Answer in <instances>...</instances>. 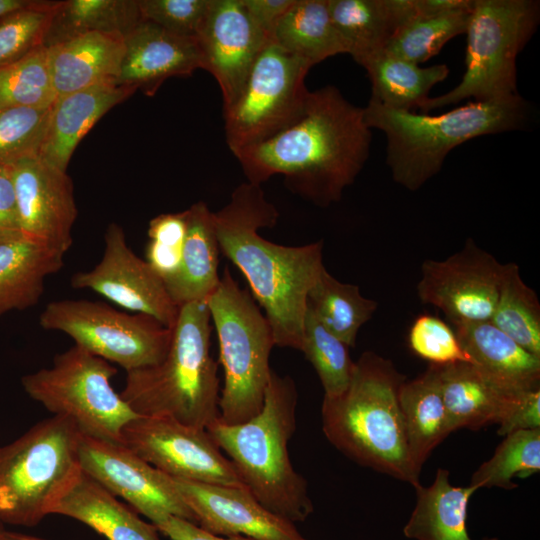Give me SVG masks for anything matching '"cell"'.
Returning <instances> with one entry per match:
<instances>
[{"label":"cell","mask_w":540,"mask_h":540,"mask_svg":"<svg viewBox=\"0 0 540 540\" xmlns=\"http://www.w3.org/2000/svg\"><path fill=\"white\" fill-rule=\"evenodd\" d=\"M371 128L364 108L332 85L310 91L304 115L272 138L233 153L248 182L283 175L287 187L317 206L338 202L364 167Z\"/></svg>","instance_id":"obj_1"},{"label":"cell","mask_w":540,"mask_h":540,"mask_svg":"<svg viewBox=\"0 0 540 540\" xmlns=\"http://www.w3.org/2000/svg\"><path fill=\"white\" fill-rule=\"evenodd\" d=\"M213 216L220 251L246 278L275 345L300 351L307 296L324 268L323 242L284 246L261 236L259 229L273 227L279 213L261 185L248 181Z\"/></svg>","instance_id":"obj_2"},{"label":"cell","mask_w":540,"mask_h":540,"mask_svg":"<svg viewBox=\"0 0 540 540\" xmlns=\"http://www.w3.org/2000/svg\"><path fill=\"white\" fill-rule=\"evenodd\" d=\"M406 376L391 360L365 351L348 387L324 396L322 430L327 440L357 464L418 485L405 436L398 393Z\"/></svg>","instance_id":"obj_3"},{"label":"cell","mask_w":540,"mask_h":540,"mask_svg":"<svg viewBox=\"0 0 540 540\" xmlns=\"http://www.w3.org/2000/svg\"><path fill=\"white\" fill-rule=\"evenodd\" d=\"M297 399L294 380L272 370L256 416L233 425L217 420L207 428L254 497L292 523L305 521L314 510L307 482L294 469L288 451L296 430Z\"/></svg>","instance_id":"obj_4"},{"label":"cell","mask_w":540,"mask_h":540,"mask_svg":"<svg viewBox=\"0 0 540 540\" xmlns=\"http://www.w3.org/2000/svg\"><path fill=\"white\" fill-rule=\"evenodd\" d=\"M364 116L369 128L386 136V163L393 180L416 191L441 170L445 158L457 146L479 136L521 128L528 117V104L515 94L471 101L439 115H427L369 100Z\"/></svg>","instance_id":"obj_5"},{"label":"cell","mask_w":540,"mask_h":540,"mask_svg":"<svg viewBox=\"0 0 540 540\" xmlns=\"http://www.w3.org/2000/svg\"><path fill=\"white\" fill-rule=\"evenodd\" d=\"M211 331L206 302L179 307L163 360L126 372L120 395L135 414L167 417L202 429L219 419L220 383L210 353Z\"/></svg>","instance_id":"obj_6"},{"label":"cell","mask_w":540,"mask_h":540,"mask_svg":"<svg viewBox=\"0 0 540 540\" xmlns=\"http://www.w3.org/2000/svg\"><path fill=\"white\" fill-rule=\"evenodd\" d=\"M81 432L68 417L52 415L0 446V521L35 526L82 473Z\"/></svg>","instance_id":"obj_7"},{"label":"cell","mask_w":540,"mask_h":540,"mask_svg":"<svg viewBox=\"0 0 540 540\" xmlns=\"http://www.w3.org/2000/svg\"><path fill=\"white\" fill-rule=\"evenodd\" d=\"M218 337L224 384L219 421L240 424L256 416L264 404L275 346L271 326L253 296L241 288L226 267L206 300Z\"/></svg>","instance_id":"obj_8"},{"label":"cell","mask_w":540,"mask_h":540,"mask_svg":"<svg viewBox=\"0 0 540 540\" xmlns=\"http://www.w3.org/2000/svg\"><path fill=\"white\" fill-rule=\"evenodd\" d=\"M539 2L533 0H474L466 28L465 72L450 91L428 97L422 113L462 100L487 101L517 92L516 59L536 31Z\"/></svg>","instance_id":"obj_9"},{"label":"cell","mask_w":540,"mask_h":540,"mask_svg":"<svg viewBox=\"0 0 540 540\" xmlns=\"http://www.w3.org/2000/svg\"><path fill=\"white\" fill-rule=\"evenodd\" d=\"M117 368L75 345L55 356L51 367L26 374V394L53 415L70 418L83 435L122 443V430L138 415L111 385Z\"/></svg>","instance_id":"obj_10"},{"label":"cell","mask_w":540,"mask_h":540,"mask_svg":"<svg viewBox=\"0 0 540 540\" xmlns=\"http://www.w3.org/2000/svg\"><path fill=\"white\" fill-rule=\"evenodd\" d=\"M312 67L271 41L264 46L240 95L223 110L232 153L272 138L304 115L310 94L305 79Z\"/></svg>","instance_id":"obj_11"},{"label":"cell","mask_w":540,"mask_h":540,"mask_svg":"<svg viewBox=\"0 0 540 540\" xmlns=\"http://www.w3.org/2000/svg\"><path fill=\"white\" fill-rule=\"evenodd\" d=\"M39 322L42 328L65 333L75 345L126 372L161 362L172 338V328L149 315L84 299L50 302Z\"/></svg>","instance_id":"obj_12"},{"label":"cell","mask_w":540,"mask_h":540,"mask_svg":"<svg viewBox=\"0 0 540 540\" xmlns=\"http://www.w3.org/2000/svg\"><path fill=\"white\" fill-rule=\"evenodd\" d=\"M122 443L173 479L245 486L207 429L167 417L137 416L123 428Z\"/></svg>","instance_id":"obj_13"},{"label":"cell","mask_w":540,"mask_h":540,"mask_svg":"<svg viewBox=\"0 0 540 540\" xmlns=\"http://www.w3.org/2000/svg\"><path fill=\"white\" fill-rule=\"evenodd\" d=\"M79 461L84 474L127 501L153 525L173 515L197 524L173 478L123 443L81 434Z\"/></svg>","instance_id":"obj_14"},{"label":"cell","mask_w":540,"mask_h":540,"mask_svg":"<svg viewBox=\"0 0 540 540\" xmlns=\"http://www.w3.org/2000/svg\"><path fill=\"white\" fill-rule=\"evenodd\" d=\"M504 264L467 239L443 260L422 262L416 286L423 304L441 310L453 326L489 321L496 306Z\"/></svg>","instance_id":"obj_15"},{"label":"cell","mask_w":540,"mask_h":540,"mask_svg":"<svg viewBox=\"0 0 540 540\" xmlns=\"http://www.w3.org/2000/svg\"><path fill=\"white\" fill-rule=\"evenodd\" d=\"M104 242L100 262L91 270L74 274L71 285L90 289L124 309L149 315L173 328L179 307L151 266L129 248L123 228L111 223Z\"/></svg>","instance_id":"obj_16"},{"label":"cell","mask_w":540,"mask_h":540,"mask_svg":"<svg viewBox=\"0 0 540 540\" xmlns=\"http://www.w3.org/2000/svg\"><path fill=\"white\" fill-rule=\"evenodd\" d=\"M11 173L22 235L64 255L78 214L67 172L37 156L11 165Z\"/></svg>","instance_id":"obj_17"},{"label":"cell","mask_w":540,"mask_h":540,"mask_svg":"<svg viewBox=\"0 0 540 540\" xmlns=\"http://www.w3.org/2000/svg\"><path fill=\"white\" fill-rule=\"evenodd\" d=\"M196 39L202 69L216 79L224 110L240 95L255 60L270 39L251 20L242 0H211Z\"/></svg>","instance_id":"obj_18"},{"label":"cell","mask_w":540,"mask_h":540,"mask_svg":"<svg viewBox=\"0 0 540 540\" xmlns=\"http://www.w3.org/2000/svg\"><path fill=\"white\" fill-rule=\"evenodd\" d=\"M173 480L197 525L209 533L257 540H308L294 523L264 507L246 486Z\"/></svg>","instance_id":"obj_19"},{"label":"cell","mask_w":540,"mask_h":540,"mask_svg":"<svg viewBox=\"0 0 540 540\" xmlns=\"http://www.w3.org/2000/svg\"><path fill=\"white\" fill-rule=\"evenodd\" d=\"M124 55L118 85L143 89L154 94L171 77L191 76L202 69L196 38L172 33L141 20L124 37Z\"/></svg>","instance_id":"obj_20"},{"label":"cell","mask_w":540,"mask_h":540,"mask_svg":"<svg viewBox=\"0 0 540 540\" xmlns=\"http://www.w3.org/2000/svg\"><path fill=\"white\" fill-rule=\"evenodd\" d=\"M437 368L451 432L499 424L527 392L499 382L472 363Z\"/></svg>","instance_id":"obj_21"},{"label":"cell","mask_w":540,"mask_h":540,"mask_svg":"<svg viewBox=\"0 0 540 540\" xmlns=\"http://www.w3.org/2000/svg\"><path fill=\"white\" fill-rule=\"evenodd\" d=\"M136 90L135 87L108 82L56 97L39 157L67 172L81 139L105 113Z\"/></svg>","instance_id":"obj_22"},{"label":"cell","mask_w":540,"mask_h":540,"mask_svg":"<svg viewBox=\"0 0 540 540\" xmlns=\"http://www.w3.org/2000/svg\"><path fill=\"white\" fill-rule=\"evenodd\" d=\"M46 48L56 97L101 83L117 84L124 55V37L92 32Z\"/></svg>","instance_id":"obj_23"},{"label":"cell","mask_w":540,"mask_h":540,"mask_svg":"<svg viewBox=\"0 0 540 540\" xmlns=\"http://www.w3.org/2000/svg\"><path fill=\"white\" fill-rule=\"evenodd\" d=\"M328 8L347 54L359 65L384 52L396 31L416 16L413 0H328Z\"/></svg>","instance_id":"obj_24"},{"label":"cell","mask_w":540,"mask_h":540,"mask_svg":"<svg viewBox=\"0 0 540 540\" xmlns=\"http://www.w3.org/2000/svg\"><path fill=\"white\" fill-rule=\"evenodd\" d=\"M454 331L472 363L492 378L522 392L540 388V357L490 321L457 325Z\"/></svg>","instance_id":"obj_25"},{"label":"cell","mask_w":540,"mask_h":540,"mask_svg":"<svg viewBox=\"0 0 540 540\" xmlns=\"http://www.w3.org/2000/svg\"><path fill=\"white\" fill-rule=\"evenodd\" d=\"M447 469H437L430 486L416 485V502L403 534L412 540H474L467 530V509L477 489L454 486ZM481 540H500L485 537Z\"/></svg>","instance_id":"obj_26"},{"label":"cell","mask_w":540,"mask_h":540,"mask_svg":"<svg viewBox=\"0 0 540 540\" xmlns=\"http://www.w3.org/2000/svg\"><path fill=\"white\" fill-rule=\"evenodd\" d=\"M187 233L179 271L167 291L178 306L206 302L220 282L219 243L213 212L204 202L188 209Z\"/></svg>","instance_id":"obj_27"},{"label":"cell","mask_w":540,"mask_h":540,"mask_svg":"<svg viewBox=\"0 0 540 540\" xmlns=\"http://www.w3.org/2000/svg\"><path fill=\"white\" fill-rule=\"evenodd\" d=\"M399 406L410 458L420 475L431 452L451 433L437 365L399 388Z\"/></svg>","instance_id":"obj_28"},{"label":"cell","mask_w":540,"mask_h":540,"mask_svg":"<svg viewBox=\"0 0 540 540\" xmlns=\"http://www.w3.org/2000/svg\"><path fill=\"white\" fill-rule=\"evenodd\" d=\"M53 514L78 520L108 540H161L158 529L83 472Z\"/></svg>","instance_id":"obj_29"},{"label":"cell","mask_w":540,"mask_h":540,"mask_svg":"<svg viewBox=\"0 0 540 540\" xmlns=\"http://www.w3.org/2000/svg\"><path fill=\"white\" fill-rule=\"evenodd\" d=\"M64 255L23 235L0 244V316L35 305Z\"/></svg>","instance_id":"obj_30"},{"label":"cell","mask_w":540,"mask_h":540,"mask_svg":"<svg viewBox=\"0 0 540 540\" xmlns=\"http://www.w3.org/2000/svg\"><path fill=\"white\" fill-rule=\"evenodd\" d=\"M270 41L312 66L348 53L331 20L328 0H295L275 27Z\"/></svg>","instance_id":"obj_31"},{"label":"cell","mask_w":540,"mask_h":540,"mask_svg":"<svg viewBox=\"0 0 540 540\" xmlns=\"http://www.w3.org/2000/svg\"><path fill=\"white\" fill-rule=\"evenodd\" d=\"M371 82L370 100L385 107L411 111L429 96L430 90L449 75L445 64L421 67L382 52L361 65Z\"/></svg>","instance_id":"obj_32"},{"label":"cell","mask_w":540,"mask_h":540,"mask_svg":"<svg viewBox=\"0 0 540 540\" xmlns=\"http://www.w3.org/2000/svg\"><path fill=\"white\" fill-rule=\"evenodd\" d=\"M141 20L137 0L59 1L43 45L92 32L125 37Z\"/></svg>","instance_id":"obj_33"},{"label":"cell","mask_w":540,"mask_h":540,"mask_svg":"<svg viewBox=\"0 0 540 540\" xmlns=\"http://www.w3.org/2000/svg\"><path fill=\"white\" fill-rule=\"evenodd\" d=\"M307 308L350 348L355 346L360 328L372 318L378 303L364 297L359 286L339 281L324 267L308 293Z\"/></svg>","instance_id":"obj_34"},{"label":"cell","mask_w":540,"mask_h":540,"mask_svg":"<svg viewBox=\"0 0 540 540\" xmlns=\"http://www.w3.org/2000/svg\"><path fill=\"white\" fill-rule=\"evenodd\" d=\"M489 321L524 349L540 357V303L514 262L504 264L498 299Z\"/></svg>","instance_id":"obj_35"},{"label":"cell","mask_w":540,"mask_h":540,"mask_svg":"<svg viewBox=\"0 0 540 540\" xmlns=\"http://www.w3.org/2000/svg\"><path fill=\"white\" fill-rule=\"evenodd\" d=\"M540 470V429L519 430L505 436L492 457L472 474L470 485L480 488L518 487L514 477L526 478Z\"/></svg>","instance_id":"obj_36"},{"label":"cell","mask_w":540,"mask_h":540,"mask_svg":"<svg viewBox=\"0 0 540 540\" xmlns=\"http://www.w3.org/2000/svg\"><path fill=\"white\" fill-rule=\"evenodd\" d=\"M55 99L45 46L0 67V108L46 109Z\"/></svg>","instance_id":"obj_37"},{"label":"cell","mask_w":540,"mask_h":540,"mask_svg":"<svg viewBox=\"0 0 540 540\" xmlns=\"http://www.w3.org/2000/svg\"><path fill=\"white\" fill-rule=\"evenodd\" d=\"M470 13L417 15L396 31L384 52L419 65L437 55L452 38L466 32Z\"/></svg>","instance_id":"obj_38"},{"label":"cell","mask_w":540,"mask_h":540,"mask_svg":"<svg viewBox=\"0 0 540 540\" xmlns=\"http://www.w3.org/2000/svg\"><path fill=\"white\" fill-rule=\"evenodd\" d=\"M300 351L314 367L324 396L339 395L348 387L354 368L349 347L325 328L308 308Z\"/></svg>","instance_id":"obj_39"},{"label":"cell","mask_w":540,"mask_h":540,"mask_svg":"<svg viewBox=\"0 0 540 540\" xmlns=\"http://www.w3.org/2000/svg\"><path fill=\"white\" fill-rule=\"evenodd\" d=\"M58 2L33 1L0 21V67L43 45Z\"/></svg>","instance_id":"obj_40"},{"label":"cell","mask_w":540,"mask_h":540,"mask_svg":"<svg viewBox=\"0 0 540 540\" xmlns=\"http://www.w3.org/2000/svg\"><path fill=\"white\" fill-rule=\"evenodd\" d=\"M50 109L0 108V165L39 156Z\"/></svg>","instance_id":"obj_41"},{"label":"cell","mask_w":540,"mask_h":540,"mask_svg":"<svg viewBox=\"0 0 540 540\" xmlns=\"http://www.w3.org/2000/svg\"><path fill=\"white\" fill-rule=\"evenodd\" d=\"M188 211L163 213L150 220L145 261L163 281L166 289L175 279L187 233Z\"/></svg>","instance_id":"obj_42"},{"label":"cell","mask_w":540,"mask_h":540,"mask_svg":"<svg viewBox=\"0 0 540 540\" xmlns=\"http://www.w3.org/2000/svg\"><path fill=\"white\" fill-rule=\"evenodd\" d=\"M408 344L417 356L434 365L472 363L454 329L434 315L422 314L414 320L409 329Z\"/></svg>","instance_id":"obj_43"},{"label":"cell","mask_w":540,"mask_h":540,"mask_svg":"<svg viewBox=\"0 0 540 540\" xmlns=\"http://www.w3.org/2000/svg\"><path fill=\"white\" fill-rule=\"evenodd\" d=\"M141 19L172 33L196 38L211 0H137Z\"/></svg>","instance_id":"obj_44"},{"label":"cell","mask_w":540,"mask_h":540,"mask_svg":"<svg viewBox=\"0 0 540 540\" xmlns=\"http://www.w3.org/2000/svg\"><path fill=\"white\" fill-rule=\"evenodd\" d=\"M21 236L11 166L0 165V244Z\"/></svg>","instance_id":"obj_45"},{"label":"cell","mask_w":540,"mask_h":540,"mask_svg":"<svg viewBox=\"0 0 540 540\" xmlns=\"http://www.w3.org/2000/svg\"><path fill=\"white\" fill-rule=\"evenodd\" d=\"M540 429V388L527 391L499 423L498 435L506 436L519 430Z\"/></svg>","instance_id":"obj_46"},{"label":"cell","mask_w":540,"mask_h":540,"mask_svg":"<svg viewBox=\"0 0 540 540\" xmlns=\"http://www.w3.org/2000/svg\"><path fill=\"white\" fill-rule=\"evenodd\" d=\"M295 0H242L255 25L270 39L275 27Z\"/></svg>","instance_id":"obj_47"},{"label":"cell","mask_w":540,"mask_h":540,"mask_svg":"<svg viewBox=\"0 0 540 540\" xmlns=\"http://www.w3.org/2000/svg\"><path fill=\"white\" fill-rule=\"evenodd\" d=\"M154 526L171 540H257L243 535H214L193 522L173 515L166 517Z\"/></svg>","instance_id":"obj_48"},{"label":"cell","mask_w":540,"mask_h":540,"mask_svg":"<svg viewBox=\"0 0 540 540\" xmlns=\"http://www.w3.org/2000/svg\"><path fill=\"white\" fill-rule=\"evenodd\" d=\"M474 0H415L418 16H441L470 12Z\"/></svg>","instance_id":"obj_49"},{"label":"cell","mask_w":540,"mask_h":540,"mask_svg":"<svg viewBox=\"0 0 540 540\" xmlns=\"http://www.w3.org/2000/svg\"><path fill=\"white\" fill-rule=\"evenodd\" d=\"M33 0H0V21L13 12L30 5Z\"/></svg>","instance_id":"obj_50"},{"label":"cell","mask_w":540,"mask_h":540,"mask_svg":"<svg viewBox=\"0 0 540 540\" xmlns=\"http://www.w3.org/2000/svg\"><path fill=\"white\" fill-rule=\"evenodd\" d=\"M0 540H47L35 536H30L26 534L16 533V532H9L4 530L0 534Z\"/></svg>","instance_id":"obj_51"},{"label":"cell","mask_w":540,"mask_h":540,"mask_svg":"<svg viewBox=\"0 0 540 540\" xmlns=\"http://www.w3.org/2000/svg\"><path fill=\"white\" fill-rule=\"evenodd\" d=\"M4 524L0 521V534L4 531Z\"/></svg>","instance_id":"obj_52"}]
</instances>
